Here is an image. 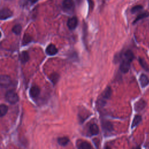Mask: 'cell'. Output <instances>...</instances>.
<instances>
[{
    "mask_svg": "<svg viewBox=\"0 0 149 149\" xmlns=\"http://www.w3.org/2000/svg\"><path fill=\"white\" fill-rule=\"evenodd\" d=\"M134 58V55L133 53L130 50L126 51L123 55L122 62L120 65V70L123 73H127L130 66V63Z\"/></svg>",
    "mask_w": 149,
    "mask_h": 149,
    "instance_id": "6da1fadb",
    "label": "cell"
},
{
    "mask_svg": "<svg viewBox=\"0 0 149 149\" xmlns=\"http://www.w3.org/2000/svg\"><path fill=\"white\" fill-rule=\"evenodd\" d=\"M111 93H112V90L111 87H107L105 89V90L103 91L102 94L101 95L100 98L98 99V104L100 107L104 106L107 100L110 98L111 96Z\"/></svg>",
    "mask_w": 149,
    "mask_h": 149,
    "instance_id": "7a4b0ae2",
    "label": "cell"
},
{
    "mask_svg": "<svg viewBox=\"0 0 149 149\" xmlns=\"http://www.w3.org/2000/svg\"><path fill=\"white\" fill-rule=\"evenodd\" d=\"M6 98L8 102L12 104H16L19 100V97L18 94L13 90L8 91L6 93Z\"/></svg>",
    "mask_w": 149,
    "mask_h": 149,
    "instance_id": "3957f363",
    "label": "cell"
},
{
    "mask_svg": "<svg viewBox=\"0 0 149 149\" xmlns=\"http://www.w3.org/2000/svg\"><path fill=\"white\" fill-rule=\"evenodd\" d=\"M13 15L12 12L8 8H3L0 10V19L5 20L10 17Z\"/></svg>",
    "mask_w": 149,
    "mask_h": 149,
    "instance_id": "277c9868",
    "label": "cell"
},
{
    "mask_svg": "<svg viewBox=\"0 0 149 149\" xmlns=\"http://www.w3.org/2000/svg\"><path fill=\"white\" fill-rule=\"evenodd\" d=\"M11 83V79L9 76L7 75H1L0 76V86L6 87L9 86Z\"/></svg>",
    "mask_w": 149,
    "mask_h": 149,
    "instance_id": "5b68a950",
    "label": "cell"
},
{
    "mask_svg": "<svg viewBox=\"0 0 149 149\" xmlns=\"http://www.w3.org/2000/svg\"><path fill=\"white\" fill-rule=\"evenodd\" d=\"M62 6L64 9L67 11H72L75 7L73 0H64Z\"/></svg>",
    "mask_w": 149,
    "mask_h": 149,
    "instance_id": "8992f818",
    "label": "cell"
},
{
    "mask_svg": "<svg viewBox=\"0 0 149 149\" xmlns=\"http://www.w3.org/2000/svg\"><path fill=\"white\" fill-rule=\"evenodd\" d=\"M146 106V102L144 100L141 99L138 101H137L134 104V109L136 111L139 112L143 109Z\"/></svg>",
    "mask_w": 149,
    "mask_h": 149,
    "instance_id": "52a82bcc",
    "label": "cell"
},
{
    "mask_svg": "<svg viewBox=\"0 0 149 149\" xmlns=\"http://www.w3.org/2000/svg\"><path fill=\"white\" fill-rule=\"evenodd\" d=\"M78 24V21L77 18L76 17H73V18H70L68 20L67 25L69 29L73 30L77 27Z\"/></svg>",
    "mask_w": 149,
    "mask_h": 149,
    "instance_id": "ba28073f",
    "label": "cell"
},
{
    "mask_svg": "<svg viewBox=\"0 0 149 149\" xmlns=\"http://www.w3.org/2000/svg\"><path fill=\"white\" fill-rule=\"evenodd\" d=\"M40 93V90L37 86H32L30 89V95L33 98L37 97Z\"/></svg>",
    "mask_w": 149,
    "mask_h": 149,
    "instance_id": "9c48e42d",
    "label": "cell"
},
{
    "mask_svg": "<svg viewBox=\"0 0 149 149\" xmlns=\"http://www.w3.org/2000/svg\"><path fill=\"white\" fill-rule=\"evenodd\" d=\"M58 53V49L54 44H50L46 49V53L49 55H54Z\"/></svg>",
    "mask_w": 149,
    "mask_h": 149,
    "instance_id": "30bf717a",
    "label": "cell"
},
{
    "mask_svg": "<svg viewBox=\"0 0 149 149\" xmlns=\"http://www.w3.org/2000/svg\"><path fill=\"white\" fill-rule=\"evenodd\" d=\"M139 81H140V85L142 87H144L147 86L149 83V79L144 74L141 75V76L139 78Z\"/></svg>",
    "mask_w": 149,
    "mask_h": 149,
    "instance_id": "8fae6325",
    "label": "cell"
},
{
    "mask_svg": "<svg viewBox=\"0 0 149 149\" xmlns=\"http://www.w3.org/2000/svg\"><path fill=\"white\" fill-rule=\"evenodd\" d=\"M103 129L106 132H111L113 130V126L111 123L108 121H103L102 122Z\"/></svg>",
    "mask_w": 149,
    "mask_h": 149,
    "instance_id": "7c38bea8",
    "label": "cell"
},
{
    "mask_svg": "<svg viewBox=\"0 0 149 149\" xmlns=\"http://www.w3.org/2000/svg\"><path fill=\"white\" fill-rule=\"evenodd\" d=\"M89 130H90V132L91 134L97 135L99 133V128L97 126V125H96L95 123H93V124H91L90 126Z\"/></svg>",
    "mask_w": 149,
    "mask_h": 149,
    "instance_id": "4fadbf2b",
    "label": "cell"
},
{
    "mask_svg": "<svg viewBox=\"0 0 149 149\" xmlns=\"http://www.w3.org/2000/svg\"><path fill=\"white\" fill-rule=\"evenodd\" d=\"M20 60L22 64H25L29 60V55L28 52L23 51L20 55Z\"/></svg>",
    "mask_w": 149,
    "mask_h": 149,
    "instance_id": "5bb4252c",
    "label": "cell"
},
{
    "mask_svg": "<svg viewBox=\"0 0 149 149\" xmlns=\"http://www.w3.org/2000/svg\"><path fill=\"white\" fill-rule=\"evenodd\" d=\"M78 149H91V146L87 141H81L78 144Z\"/></svg>",
    "mask_w": 149,
    "mask_h": 149,
    "instance_id": "9a60e30c",
    "label": "cell"
},
{
    "mask_svg": "<svg viewBox=\"0 0 149 149\" xmlns=\"http://www.w3.org/2000/svg\"><path fill=\"white\" fill-rule=\"evenodd\" d=\"M69 141V139L67 137H61L58 139V143L60 145L65 146L68 144Z\"/></svg>",
    "mask_w": 149,
    "mask_h": 149,
    "instance_id": "2e32d148",
    "label": "cell"
},
{
    "mask_svg": "<svg viewBox=\"0 0 149 149\" xmlns=\"http://www.w3.org/2000/svg\"><path fill=\"white\" fill-rule=\"evenodd\" d=\"M8 108L5 104L0 105V117L4 116L8 112Z\"/></svg>",
    "mask_w": 149,
    "mask_h": 149,
    "instance_id": "e0dca14e",
    "label": "cell"
},
{
    "mask_svg": "<svg viewBox=\"0 0 149 149\" xmlns=\"http://www.w3.org/2000/svg\"><path fill=\"white\" fill-rule=\"evenodd\" d=\"M141 121V117L140 115H136L133 120L132 124V128H134L137 125H139L140 122Z\"/></svg>",
    "mask_w": 149,
    "mask_h": 149,
    "instance_id": "ac0fdd59",
    "label": "cell"
},
{
    "mask_svg": "<svg viewBox=\"0 0 149 149\" xmlns=\"http://www.w3.org/2000/svg\"><path fill=\"white\" fill-rule=\"evenodd\" d=\"M59 78H60V76L58 73H52L50 76V80L53 82V84L55 85L57 82L59 80Z\"/></svg>",
    "mask_w": 149,
    "mask_h": 149,
    "instance_id": "d6986e66",
    "label": "cell"
},
{
    "mask_svg": "<svg viewBox=\"0 0 149 149\" xmlns=\"http://www.w3.org/2000/svg\"><path fill=\"white\" fill-rule=\"evenodd\" d=\"M32 41V36L29 34H25L23 38L22 44H23V45H26L28 43H30Z\"/></svg>",
    "mask_w": 149,
    "mask_h": 149,
    "instance_id": "ffe728a7",
    "label": "cell"
},
{
    "mask_svg": "<svg viewBox=\"0 0 149 149\" xmlns=\"http://www.w3.org/2000/svg\"><path fill=\"white\" fill-rule=\"evenodd\" d=\"M139 63L140 64V65L141 66V67L146 71H149V67L147 64V62H146V61L142 58H139Z\"/></svg>",
    "mask_w": 149,
    "mask_h": 149,
    "instance_id": "44dd1931",
    "label": "cell"
},
{
    "mask_svg": "<svg viewBox=\"0 0 149 149\" xmlns=\"http://www.w3.org/2000/svg\"><path fill=\"white\" fill-rule=\"evenodd\" d=\"M148 16H149V13L147 12H144V13H143V14H141L139 15L137 17V18H136V19L134 20L133 24H135V23H136L137 22H138L139 21H140V20H141V19H144V18H146V17H148Z\"/></svg>",
    "mask_w": 149,
    "mask_h": 149,
    "instance_id": "7402d4cb",
    "label": "cell"
},
{
    "mask_svg": "<svg viewBox=\"0 0 149 149\" xmlns=\"http://www.w3.org/2000/svg\"><path fill=\"white\" fill-rule=\"evenodd\" d=\"M22 31V26L21 25H16L12 28V32L16 35H19Z\"/></svg>",
    "mask_w": 149,
    "mask_h": 149,
    "instance_id": "603a6c76",
    "label": "cell"
},
{
    "mask_svg": "<svg viewBox=\"0 0 149 149\" xmlns=\"http://www.w3.org/2000/svg\"><path fill=\"white\" fill-rule=\"evenodd\" d=\"M142 9H143V7L141 6H136L132 8V9L131 10V12L132 14H135L137 12H139Z\"/></svg>",
    "mask_w": 149,
    "mask_h": 149,
    "instance_id": "cb8c5ba5",
    "label": "cell"
},
{
    "mask_svg": "<svg viewBox=\"0 0 149 149\" xmlns=\"http://www.w3.org/2000/svg\"><path fill=\"white\" fill-rule=\"evenodd\" d=\"M29 1H30L31 3H32V4H34V3H36L38 0H28Z\"/></svg>",
    "mask_w": 149,
    "mask_h": 149,
    "instance_id": "d4e9b609",
    "label": "cell"
},
{
    "mask_svg": "<svg viewBox=\"0 0 149 149\" xmlns=\"http://www.w3.org/2000/svg\"><path fill=\"white\" fill-rule=\"evenodd\" d=\"M132 149H141V148L140 146H136L135 147H133Z\"/></svg>",
    "mask_w": 149,
    "mask_h": 149,
    "instance_id": "484cf974",
    "label": "cell"
},
{
    "mask_svg": "<svg viewBox=\"0 0 149 149\" xmlns=\"http://www.w3.org/2000/svg\"><path fill=\"white\" fill-rule=\"evenodd\" d=\"M105 149H111V147H109V146H106V147H105Z\"/></svg>",
    "mask_w": 149,
    "mask_h": 149,
    "instance_id": "4316f807",
    "label": "cell"
},
{
    "mask_svg": "<svg viewBox=\"0 0 149 149\" xmlns=\"http://www.w3.org/2000/svg\"><path fill=\"white\" fill-rule=\"evenodd\" d=\"M1 33L0 32V38H1Z\"/></svg>",
    "mask_w": 149,
    "mask_h": 149,
    "instance_id": "83f0119b",
    "label": "cell"
}]
</instances>
